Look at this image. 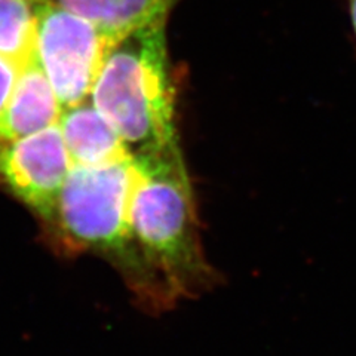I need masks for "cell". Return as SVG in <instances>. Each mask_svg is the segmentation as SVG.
Segmentation results:
<instances>
[{
  "label": "cell",
  "mask_w": 356,
  "mask_h": 356,
  "mask_svg": "<svg viewBox=\"0 0 356 356\" xmlns=\"http://www.w3.org/2000/svg\"><path fill=\"white\" fill-rule=\"evenodd\" d=\"M57 95L35 55L21 67L15 86L0 111V147L58 124Z\"/></svg>",
  "instance_id": "cell-6"
},
{
  "label": "cell",
  "mask_w": 356,
  "mask_h": 356,
  "mask_svg": "<svg viewBox=\"0 0 356 356\" xmlns=\"http://www.w3.org/2000/svg\"><path fill=\"white\" fill-rule=\"evenodd\" d=\"M165 21L120 38L110 48L89 95L131 154L178 143Z\"/></svg>",
  "instance_id": "cell-3"
},
{
  "label": "cell",
  "mask_w": 356,
  "mask_h": 356,
  "mask_svg": "<svg viewBox=\"0 0 356 356\" xmlns=\"http://www.w3.org/2000/svg\"><path fill=\"white\" fill-rule=\"evenodd\" d=\"M346 8H348L353 40H355V48H356V0H346Z\"/></svg>",
  "instance_id": "cell-11"
},
{
  "label": "cell",
  "mask_w": 356,
  "mask_h": 356,
  "mask_svg": "<svg viewBox=\"0 0 356 356\" xmlns=\"http://www.w3.org/2000/svg\"><path fill=\"white\" fill-rule=\"evenodd\" d=\"M35 57L63 108L86 102L110 48L119 40L52 3H35Z\"/></svg>",
  "instance_id": "cell-4"
},
{
  "label": "cell",
  "mask_w": 356,
  "mask_h": 356,
  "mask_svg": "<svg viewBox=\"0 0 356 356\" xmlns=\"http://www.w3.org/2000/svg\"><path fill=\"white\" fill-rule=\"evenodd\" d=\"M58 125L73 165L98 166L132 156L125 141L92 102L63 108Z\"/></svg>",
  "instance_id": "cell-7"
},
{
  "label": "cell",
  "mask_w": 356,
  "mask_h": 356,
  "mask_svg": "<svg viewBox=\"0 0 356 356\" xmlns=\"http://www.w3.org/2000/svg\"><path fill=\"white\" fill-rule=\"evenodd\" d=\"M132 183V156L98 166L73 165L48 226L63 250L104 255L134 291L159 306L172 297L134 241L129 222Z\"/></svg>",
  "instance_id": "cell-2"
},
{
  "label": "cell",
  "mask_w": 356,
  "mask_h": 356,
  "mask_svg": "<svg viewBox=\"0 0 356 356\" xmlns=\"http://www.w3.org/2000/svg\"><path fill=\"white\" fill-rule=\"evenodd\" d=\"M60 6L91 21L108 36L120 39L128 33L166 18L178 0H31Z\"/></svg>",
  "instance_id": "cell-8"
},
{
  "label": "cell",
  "mask_w": 356,
  "mask_h": 356,
  "mask_svg": "<svg viewBox=\"0 0 356 356\" xmlns=\"http://www.w3.org/2000/svg\"><path fill=\"white\" fill-rule=\"evenodd\" d=\"M134 241L170 296H191L213 273L200 245L191 178L180 144L132 154Z\"/></svg>",
  "instance_id": "cell-1"
},
{
  "label": "cell",
  "mask_w": 356,
  "mask_h": 356,
  "mask_svg": "<svg viewBox=\"0 0 356 356\" xmlns=\"http://www.w3.org/2000/svg\"><path fill=\"white\" fill-rule=\"evenodd\" d=\"M72 166L58 124L0 147V184L47 225Z\"/></svg>",
  "instance_id": "cell-5"
},
{
  "label": "cell",
  "mask_w": 356,
  "mask_h": 356,
  "mask_svg": "<svg viewBox=\"0 0 356 356\" xmlns=\"http://www.w3.org/2000/svg\"><path fill=\"white\" fill-rule=\"evenodd\" d=\"M35 30L31 0H0V54L24 65L35 55Z\"/></svg>",
  "instance_id": "cell-9"
},
{
  "label": "cell",
  "mask_w": 356,
  "mask_h": 356,
  "mask_svg": "<svg viewBox=\"0 0 356 356\" xmlns=\"http://www.w3.org/2000/svg\"><path fill=\"white\" fill-rule=\"evenodd\" d=\"M21 67L22 65L17 64L14 60L0 54V111H2L8 98L10 97V92H13Z\"/></svg>",
  "instance_id": "cell-10"
}]
</instances>
